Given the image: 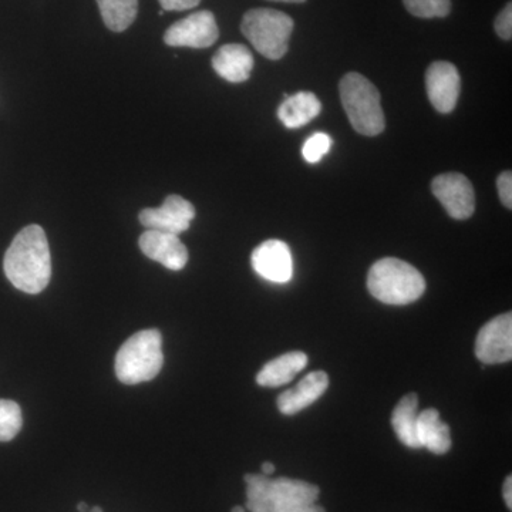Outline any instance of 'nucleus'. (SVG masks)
Wrapping results in <instances>:
<instances>
[{"instance_id": "nucleus-1", "label": "nucleus", "mask_w": 512, "mask_h": 512, "mask_svg": "<svg viewBox=\"0 0 512 512\" xmlns=\"http://www.w3.org/2000/svg\"><path fill=\"white\" fill-rule=\"evenodd\" d=\"M3 269L19 291L29 295L45 291L52 278V256L42 227L29 225L16 235L6 251Z\"/></svg>"}, {"instance_id": "nucleus-2", "label": "nucleus", "mask_w": 512, "mask_h": 512, "mask_svg": "<svg viewBox=\"0 0 512 512\" xmlns=\"http://www.w3.org/2000/svg\"><path fill=\"white\" fill-rule=\"evenodd\" d=\"M367 289L377 301L403 306L419 301L426 291L423 275L402 259L383 258L370 268Z\"/></svg>"}, {"instance_id": "nucleus-3", "label": "nucleus", "mask_w": 512, "mask_h": 512, "mask_svg": "<svg viewBox=\"0 0 512 512\" xmlns=\"http://www.w3.org/2000/svg\"><path fill=\"white\" fill-rule=\"evenodd\" d=\"M163 363V336L157 329L141 330L127 339L117 353V379L128 386L150 382L161 372Z\"/></svg>"}, {"instance_id": "nucleus-4", "label": "nucleus", "mask_w": 512, "mask_h": 512, "mask_svg": "<svg viewBox=\"0 0 512 512\" xmlns=\"http://www.w3.org/2000/svg\"><path fill=\"white\" fill-rule=\"evenodd\" d=\"M340 100L346 116L362 136L375 137L386 127L382 101L375 84L359 73H349L340 80Z\"/></svg>"}, {"instance_id": "nucleus-5", "label": "nucleus", "mask_w": 512, "mask_h": 512, "mask_svg": "<svg viewBox=\"0 0 512 512\" xmlns=\"http://www.w3.org/2000/svg\"><path fill=\"white\" fill-rule=\"evenodd\" d=\"M241 30L256 52L269 60H279L288 53L293 19L281 10L252 9L245 13Z\"/></svg>"}, {"instance_id": "nucleus-6", "label": "nucleus", "mask_w": 512, "mask_h": 512, "mask_svg": "<svg viewBox=\"0 0 512 512\" xmlns=\"http://www.w3.org/2000/svg\"><path fill=\"white\" fill-rule=\"evenodd\" d=\"M431 191L454 220H468L476 211V194L466 175L441 174L431 183Z\"/></svg>"}, {"instance_id": "nucleus-7", "label": "nucleus", "mask_w": 512, "mask_h": 512, "mask_svg": "<svg viewBox=\"0 0 512 512\" xmlns=\"http://www.w3.org/2000/svg\"><path fill=\"white\" fill-rule=\"evenodd\" d=\"M318 485L292 478H276L269 483L272 512H326L318 501Z\"/></svg>"}, {"instance_id": "nucleus-8", "label": "nucleus", "mask_w": 512, "mask_h": 512, "mask_svg": "<svg viewBox=\"0 0 512 512\" xmlns=\"http://www.w3.org/2000/svg\"><path fill=\"white\" fill-rule=\"evenodd\" d=\"M220 37L217 20L210 10H200L187 18L174 23L165 32L164 42L173 47L205 49L217 42Z\"/></svg>"}, {"instance_id": "nucleus-9", "label": "nucleus", "mask_w": 512, "mask_h": 512, "mask_svg": "<svg viewBox=\"0 0 512 512\" xmlns=\"http://www.w3.org/2000/svg\"><path fill=\"white\" fill-rule=\"evenodd\" d=\"M476 356L484 365H500L512 359V315L510 312L485 323L478 332Z\"/></svg>"}, {"instance_id": "nucleus-10", "label": "nucleus", "mask_w": 512, "mask_h": 512, "mask_svg": "<svg viewBox=\"0 0 512 512\" xmlns=\"http://www.w3.org/2000/svg\"><path fill=\"white\" fill-rule=\"evenodd\" d=\"M194 218V205L180 195H168L160 208H147L138 215L144 227L174 235L188 231Z\"/></svg>"}, {"instance_id": "nucleus-11", "label": "nucleus", "mask_w": 512, "mask_h": 512, "mask_svg": "<svg viewBox=\"0 0 512 512\" xmlns=\"http://www.w3.org/2000/svg\"><path fill=\"white\" fill-rule=\"evenodd\" d=\"M427 96L439 113L447 114L456 109L460 97L461 79L453 63L434 62L426 72Z\"/></svg>"}, {"instance_id": "nucleus-12", "label": "nucleus", "mask_w": 512, "mask_h": 512, "mask_svg": "<svg viewBox=\"0 0 512 512\" xmlns=\"http://www.w3.org/2000/svg\"><path fill=\"white\" fill-rule=\"evenodd\" d=\"M252 268L259 276L274 284H286L293 276L291 249L285 242L269 239L252 252Z\"/></svg>"}, {"instance_id": "nucleus-13", "label": "nucleus", "mask_w": 512, "mask_h": 512, "mask_svg": "<svg viewBox=\"0 0 512 512\" xmlns=\"http://www.w3.org/2000/svg\"><path fill=\"white\" fill-rule=\"evenodd\" d=\"M143 254L171 271H181L188 262V249L178 235L147 229L138 239Z\"/></svg>"}, {"instance_id": "nucleus-14", "label": "nucleus", "mask_w": 512, "mask_h": 512, "mask_svg": "<svg viewBox=\"0 0 512 512\" xmlns=\"http://www.w3.org/2000/svg\"><path fill=\"white\" fill-rule=\"evenodd\" d=\"M329 377L325 372H313L303 377L295 389L286 390L278 397L279 412L285 416L301 413L306 407L318 402L320 396L328 390Z\"/></svg>"}, {"instance_id": "nucleus-15", "label": "nucleus", "mask_w": 512, "mask_h": 512, "mask_svg": "<svg viewBox=\"0 0 512 512\" xmlns=\"http://www.w3.org/2000/svg\"><path fill=\"white\" fill-rule=\"evenodd\" d=\"M254 64L251 50L239 43L222 46L212 57V67L215 72L229 83L247 82Z\"/></svg>"}, {"instance_id": "nucleus-16", "label": "nucleus", "mask_w": 512, "mask_h": 512, "mask_svg": "<svg viewBox=\"0 0 512 512\" xmlns=\"http://www.w3.org/2000/svg\"><path fill=\"white\" fill-rule=\"evenodd\" d=\"M308 365V356L303 352H289L276 357L262 367L256 383L262 387H279L291 383Z\"/></svg>"}, {"instance_id": "nucleus-17", "label": "nucleus", "mask_w": 512, "mask_h": 512, "mask_svg": "<svg viewBox=\"0 0 512 512\" xmlns=\"http://www.w3.org/2000/svg\"><path fill=\"white\" fill-rule=\"evenodd\" d=\"M417 436L421 448H427L437 456H443L451 448L450 427L441 420L436 409H427L417 417Z\"/></svg>"}, {"instance_id": "nucleus-18", "label": "nucleus", "mask_w": 512, "mask_h": 512, "mask_svg": "<svg viewBox=\"0 0 512 512\" xmlns=\"http://www.w3.org/2000/svg\"><path fill=\"white\" fill-rule=\"evenodd\" d=\"M322 111V103L311 92H299L293 96H285L284 103L279 106L278 119L288 128H301L311 123Z\"/></svg>"}, {"instance_id": "nucleus-19", "label": "nucleus", "mask_w": 512, "mask_h": 512, "mask_svg": "<svg viewBox=\"0 0 512 512\" xmlns=\"http://www.w3.org/2000/svg\"><path fill=\"white\" fill-rule=\"evenodd\" d=\"M417 417H419V397L416 393L407 394L392 414V426L400 443L409 448H421L417 436Z\"/></svg>"}, {"instance_id": "nucleus-20", "label": "nucleus", "mask_w": 512, "mask_h": 512, "mask_svg": "<svg viewBox=\"0 0 512 512\" xmlns=\"http://www.w3.org/2000/svg\"><path fill=\"white\" fill-rule=\"evenodd\" d=\"M104 25L113 32H124L137 18L138 0H97Z\"/></svg>"}, {"instance_id": "nucleus-21", "label": "nucleus", "mask_w": 512, "mask_h": 512, "mask_svg": "<svg viewBox=\"0 0 512 512\" xmlns=\"http://www.w3.org/2000/svg\"><path fill=\"white\" fill-rule=\"evenodd\" d=\"M247 508L251 512H272L269 501V483L271 478L264 474H247Z\"/></svg>"}, {"instance_id": "nucleus-22", "label": "nucleus", "mask_w": 512, "mask_h": 512, "mask_svg": "<svg viewBox=\"0 0 512 512\" xmlns=\"http://www.w3.org/2000/svg\"><path fill=\"white\" fill-rule=\"evenodd\" d=\"M23 426L22 410L12 400H0V441H10L18 436Z\"/></svg>"}, {"instance_id": "nucleus-23", "label": "nucleus", "mask_w": 512, "mask_h": 512, "mask_svg": "<svg viewBox=\"0 0 512 512\" xmlns=\"http://www.w3.org/2000/svg\"><path fill=\"white\" fill-rule=\"evenodd\" d=\"M404 8L416 18H446L451 12V0H403Z\"/></svg>"}, {"instance_id": "nucleus-24", "label": "nucleus", "mask_w": 512, "mask_h": 512, "mask_svg": "<svg viewBox=\"0 0 512 512\" xmlns=\"http://www.w3.org/2000/svg\"><path fill=\"white\" fill-rule=\"evenodd\" d=\"M330 147H332V138L325 133H316L303 144L302 156L308 163L316 164L329 153Z\"/></svg>"}, {"instance_id": "nucleus-25", "label": "nucleus", "mask_w": 512, "mask_h": 512, "mask_svg": "<svg viewBox=\"0 0 512 512\" xmlns=\"http://www.w3.org/2000/svg\"><path fill=\"white\" fill-rule=\"evenodd\" d=\"M494 29L497 35L503 40L512 39V5L511 2L497 16L494 22Z\"/></svg>"}, {"instance_id": "nucleus-26", "label": "nucleus", "mask_w": 512, "mask_h": 512, "mask_svg": "<svg viewBox=\"0 0 512 512\" xmlns=\"http://www.w3.org/2000/svg\"><path fill=\"white\" fill-rule=\"evenodd\" d=\"M498 194L500 200L503 202L505 208L511 210L512 208V173L511 171H504L500 174L497 180Z\"/></svg>"}, {"instance_id": "nucleus-27", "label": "nucleus", "mask_w": 512, "mask_h": 512, "mask_svg": "<svg viewBox=\"0 0 512 512\" xmlns=\"http://www.w3.org/2000/svg\"><path fill=\"white\" fill-rule=\"evenodd\" d=\"M163 10H188L197 8L201 0H158Z\"/></svg>"}, {"instance_id": "nucleus-28", "label": "nucleus", "mask_w": 512, "mask_h": 512, "mask_svg": "<svg viewBox=\"0 0 512 512\" xmlns=\"http://www.w3.org/2000/svg\"><path fill=\"white\" fill-rule=\"evenodd\" d=\"M503 495L508 510H512V478L508 476L504 481Z\"/></svg>"}, {"instance_id": "nucleus-29", "label": "nucleus", "mask_w": 512, "mask_h": 512, "mask_svg": "<svg viewBox=\"0 0 512 512\" xmlns=\"http://www.w3.org/2000/svg\"><path fill=\"white\" fill-rule=\"evenodd\" d=\"M262 473L264 476H271V474L275 473V466L272 463H264L262 464Z\"/></svg>"}, {"instance_id": "nucleus-30", "label": "nucleus", "mask_w": 512, "mask_h": 512, "mask_svg": "<svg viewBox=\"0 0 512 512\" xmlns=\"http://www.w3.org/2000/svg\"><path fill=\"white\" fill-rule=\"evenodd\" d=\"M271 2H282V3H303L306 0H271Z\"/></svg>"}, {"instance_id": "nucleus-31", "label": "nucleus", "mask_w": 512, "mask_h": 512, "mask_svg": "<svg viewBox=\"0 0 512 512\" xmlns=\"http://www.w3.org/2000/svg\"><path fill=\"white\" fill-rule=\"evenodd\" d=\"M77 510H79V512H87V510H89V507H87L86 503H80L79 505H77Z\"/></svg>"}, {"instance_id": "nucleus-32", "label": "nucleus", "mask_w": 512, "mask_h": 512, "mask_svg": "<svg viewBox=\"0 0 512 512\" xmlns=\"http://www.w3.org/2000/svg\"><path fill=\"white\" fill-rule=\"evenodd\" d=\"M231 512H245V508L244 507H234L232 508V511Z\"/></svg>"}, {"instance_id": "nucleus-33", "label": "nucleus", "mask_w": 512, "mask_h": 512, "mask_svg": "<svg viewBox=\"0 0 512 512\" xmlns=\"http://www.w3.org/2000/svg\"><path fill=\"white\" fill-rule=\"evenodd\" d=\"M90 512H103V510H101V507H93Z\"/></svg>"}]
</instances>
